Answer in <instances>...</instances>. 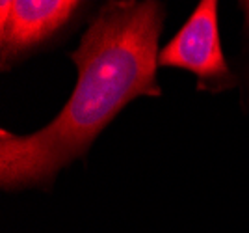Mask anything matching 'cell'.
<instances>
[{"label": "cell", "mask_w": 249, "mask_h": 233, "mask_svg": "<svg viewBox=\"0 0 249 233\" xmlns=\"http://www.w3.org/2000/svg\"><path fill=\"white\" fill-rule=\"evenodd\" d=\"M164 17V4L155 0L104 4L71 53L78 80L62 112L26 136L0 131L2 189L51 185L130 101L162 96L156 67Z\"/></svg>", "instance_id": "1"}, {"label": "cell", "mask_w": 249, "mask_h": 233, "mask_svg": "<svg viewBox=\"0 0 249 233\" xmlns=\"http://www.w3.org/2000/svg\"><path fill=\"white\" fill-rule=\"evenodd\" d=\"M160 67H178L197 75V88L214 92L232 88L236 77L231 73L221 49L218 28V2L203 0L175 38L158 53Z\"/></svg>", "instance_id": "2"}, {"label": "cell", "mask_w": 249, "mask_h": 233, "mask_svg": "<svg viewBox=\"0 0 249 233\" xmlns=\"http://www.w3.org/2000/svg\"><path fill=\"white\" fill-rule=\"evenodd\" d=\"M82 6L76 0H2L0 47L2 64L37 47L71 21Z\"/></svg>", "instance_id": "3"}]
</instances>
